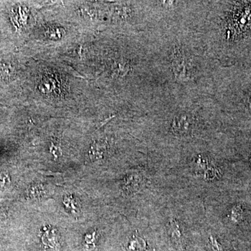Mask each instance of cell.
I'll list each match as a JSON object with an SVG mask.
<instances>
[{"label":"cell","mask_w":251,"mask_h":251,"mask_svg":"<svg viewBox=\"0 0 251 251\" xmlns=\"http://www.w3.org/2000/svg\"><path fill=\"white\" fill-rule=\"evenodd\" d=\"M151 41L166 97L212 95L220 65L191 25L156 28Z\"/></svg>","instance_id":"obj_1"}]
</instances>
